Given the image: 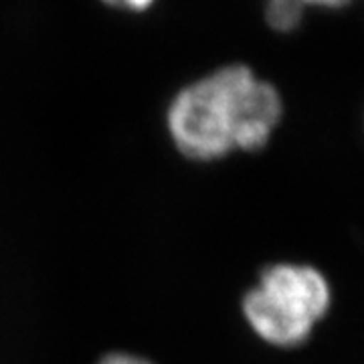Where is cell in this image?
<instances>
[{
  "label": "cell",
  "instance_id": "cell-1",
  "mask_svg": "<svg viewBox=\"0 0 364 364\" xmlns=\"http://www.w3.org/2000/svg\"><path fill=\"white\" fill-rule=\"evenodd\" d=\"M282 117L277 87L251 67L233 63L182 87L168 105L166 130L186 160L219 162L267 148Z\"/></svg>",
  "mask_w": 364,
  "mask_h": 364
},
{
  "label": "cell",
  "instance_id": "cell-2",
  "mask_svg": "<svg viewBox=\"0 0 364 364\" xmlns=\"http://www.w3.org/2000/svg\"><path fill=\"white\" fill-rule=\"evenodd\" d=\"M334 306L332 284L312 263L277 261L263 267L241 298V316L261 342L294 350L312 338Z\"/></svg>",
  "mask_w": 364,
  "mask_h": 364
},
{
  "label": "cell",
  "instance_id": "cell-3",
  "mask_svg": "<svg viewBox=\"0 0 364 364\" xmlns=\"http://www.w3.org/2000/svg\"><path fill=\"white\" fill-rule=\"evenodd\" d=\"M304 4L299 0H269L265 9V18L272 28L279 33H289L299 25L304 16Z\"/></svg>",
  "mask_w": 364,
  "mask_h": 364
},
{
  "label": "cell",
  "instance_id": "cell-4",
  "mask_svg": "<svg viewBox=\"0 0 364 364\" xmlns=\"http://www.w3.org/2000/svg\"><path fill=\"white\" fill-rule=\"evenodd\" d=\"M97 364H156L154 360L146 358L142 354H134V352L126 350H116V352H107L104 354Z\"/></svg>",
  "mask_w": 364,
  "mask_h": 364
},
{
  "label": "cell",
  "instance_id": "cell-5",
  "mask_svg": "<svg viewBox=\"0 0 364 364\" xmlns=\"http://www.w3.org/2000/svg\"><path fill=\"white\" fill-rule=\"evenodd\" d=\"M104 2H105V4H109V6L122 9V11L140 13V11H146V9H150L154 0H104Z\"/></svg>",
  "mask_w": 364,
  "mask_h": 364
},
{
  "label": "cell",
  "instance_id": "cell-6",
  "mask_svg": "<svg viewBox=\"0 0 364 364\" xmlns=\"http://www.w3.org/2000/svg\"><path fill=\"white\" fill-rule=\"evenodd\" d=\"M304 6H324V9H342L352 0H299Z\"/></svg>",
  "mask_w": 364,
  "mask_h": 364
}]
</instances>
